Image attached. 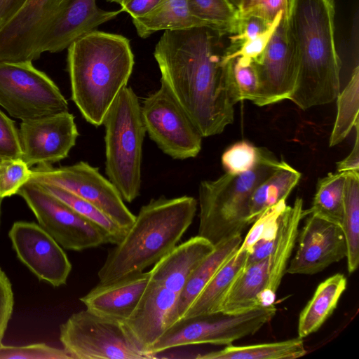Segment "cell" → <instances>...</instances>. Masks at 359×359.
Segmentation results:
<instances>
[{
  "label": "cell",
  "mask_w": 359,
  "mask_h": 359,
  "mask_svg": "<svg viewBox=\"0 0 359 359\" xmlns=\"http://www.w3.org/2000/svg\"><path fill=\"white\" fill-rule=\"evenodd\" d=\"M107 1H109V2H115V3H117V4H120L123 0H106Z\"/></svg>",
  "instance_id": "obj_50"
},
{
  "label": "cell",
  "mask_w": 359,
  "mask_h": 359,
  "mask_svg": "<svg viewBox=\"0 0 359 359\" xmlns=\"http://www.w3.org/2000/svg\"><path fill=\"white\" fill-rule=\"evenodd\" d=\"M290 0H241L238 20L258 18L270 25L280 12L287 14Z\"/></svg>",
  "instance_id": "obj_40"
},
{
  "label": "cell",
  "mask_w": 359,
  "mask_h": 359,
  "mask_svg": "<svg viewBox=\"0 0 359 359\" xmlns=\"http://www.w3.org/2000/svg\"><path fill=\"white\" fill-rule=\"evenodd\" d=\"M283 162L262 148L259 160L252 170L241 174L226 172L216 180L201 181L198 187V236L215 245L241 235L250 225V202L253 191Z\"/></svg>",
  "instance_id": "obj_5"
},
{
  "label": "cell",
  "mask_w": 359,
  "mask_h": 359,
  "mask_svg": "<svg viewBox=\"0 0 359 359\" xmlns=\"http://www.w3.org/2000/svg\"><path fill=\"white\" fill-rule=\"evenodd\" d=\"M346 240L347 269L350 273L359 264V173L346 172L341 223Z\"/></svg>",
  "instance_id": "obj_30"
},
{
  "label": "cell",
  "mask_w": 359,
  "mask_h": 359,
  "mask_svg": "<svg viewBox=\"0 0 359 359\" xmlns=\"http://www.w3.org/2000/svg\"><path fill=\"white\" fill-rule=\"evenodd\" d=\"M30 180L60 187L85 199L126 231L135 220L116 187L87 162L60 168L39 165L32 170Z\"/></svg>",
  "instance_id": "obj_12"
},
{
  "label": "cell",
  "mask_w": 359,
  "mask_h": 359,
  "mask_svg": "<svg viewBox=\"0 0 359 359\" xmlns=\"http://www.w3.org/2000/svg\"><path fill=\"white\" fill-rule=\"evenodd\" d=\"M32 170L21 158H4L0 160V197L17 194L19 189L31 179Z\"/></svg>",
  "instance_id": "obj_37"
},
{
  "label": "cell",
  "mask_w": 359,
  "mask_h": 359,
  "mask_svg": "<svg viewBox=\"0 0 359 359\" xmlns=\"http://www.w3.org/2000/svg\"><path fill=\"white\" fill-rule=\"evenodd\" d=\"M18 130L20 158L29 168L65 158L79 136L74 116L69 111L22 121Z\"/></svg>",
  "instance_id": "obj_16"
},
{
  "label": "cell",
  "mask_w": 359,
  "mask_h": 359,
  "mask_svg": "<svg viewBox=\"0 0 359 359\" xmlns=\"http://www.w3.org/2000/svg\"><path fill=\"white\" fill-rule=\"evenodd\" d=\"M346 175L329 173L318 180L312 205L304 211L305 217L316 215L341 225Z\"/></svg>",
  "instance_id": "obj_31"
},
{
  "label": "cell",
  "mask_w": 359,
  "mask_h": 359,
  "mask_svg": "<svg viewBox=\"0 0 359 359\" xmlns=\"http://www.w3.org/2000/svg\"><path fill=\"white\" fill-rule=\"evenodd\" d=\"M149 277V271H142L109 283H99L80 301L95 314L125 321L135 310Z\"/></svg>",
  "instance_id": "obj_20"
},
{
  "label": "cell",
  "mask_w": 359,
  "mask_h": 359,
  "mask_svg": "<svg viewBox=\"0 0 359 359\" xmlns=\"http://www.w3.org/2000/svg\"><path fill=\"white\" fill-rule=\"evenodd\" d=\"M179 297V293L149 278L135 310L123 321L145 351L153 354L154 343L177 321Z\"/></svg>",
  "instance_id": "obj_18"
},
{
  "label": "cell",
  "mask_w": 359,
  "mask_h": 359,
  "mask_svg": "<svg viewBox=\"0 0 359 359\" xmlns=\"http://www.w3.org/2000/svg\"><path fill=\"white\" fill-rule=\"evenodd\" d=\"M73 359L64 348H57L44 343L22 346H0V359Z\"/></svg>",
  "instance_id": "obj_39"
},
{
  "label": "cell",
  "mask_w": 359,
  "mask_h": 359,
  "mask_svg": "<svg viewBox=\"0 0 359 359\" xmlns=\"http://www.w3.org/2000/svg\"><path fill=\"white\" fill-rule=\"evenodd\" d=\"M230 2L236 8H238L241 0H229Z\"/></svg>",
  "instance_id": "obj_49"
},
{
  "label": "cell",
  "mask_w": 359,
  "mask_h": 359,
  "mask_svg": "<svg viewBox=\"0 0 359 359\" xmlns=\"http://www.w3.org/2000/svg\"><path fill=\"white\" fill-rule=\"evenodd\" d=\"M248 255V251L238 249L215 273L182 318L219 311L231 285L245 266Z\"/></svg>",
  "instance_id": "obj_26"
},
{
  "label": "cell",
  "mask_w": 359,
  "mask_h": 359,
  "mask_svg": "<svg viewBox=\"0 0 359 359\" xmlns=\"http://www.w3.org/2000/svg\"><path fill=\"white\" fill-rule=\"evenodd\" d=\"M132 22L137 35L142 39L161 30H184L205 27L201 21L191 15L187 0H161L146 15L132 19Z\"/></svg>",
  "instance_id": "obj_27"
},
{
  "label": "cell",
  "mask_w": 359,
  "mask_h": 359,
  "mask_svg": "<svg viewBox=\"0 0 359 359\" xmlns=\"http://www.w3.org/2000/svg\"><path fill=\"white\" fill-rule=\"evenodd\" d=\"M269 257L245 265L231 285L219 311L243 313L259 307V297L269 277Z\"/></svg>",
  "instance_id": "obj_25"
},
{
  "label": "cell",
  "mask_w": 359,
  "mask_h": 359,
  "mask_svg": "<svg viewBox=\"0 0 359 359\" xmlns=\"http://www.w3.org/2000/svg\"><path fill=\"white\" fill-rule=\"evenodd\" d=\"M60 340L73 359H149L123 321L87 309L73 313L60 327Z\"/></svg>",
  "instance_id": "obj_7"
},
{
  "label": "cell",
  "mask_w": 359,
  "mask_h": 359,
  "mask_svg": "<svg viewBox=\"0 0 359 359\" xmlns=\"http://www.w3.org/2000/svg\"><path fill=\"white\" fill-rule=\"evenodd\" d=\"M306 353L302 338L249 346H226L196 356L201 359H294Z\"/></svg>",
  "instance_id": "obj_29"
},
{
  "label": "cell",
  "mask_w": 359,
  "mask_h": 359,
  "mask_svg": "<svg viewBox=\"0 0 359 359\" xmlns=\"http://www.w3.org/2000/svg\"><path fill=\"white\" fill-rule=\"evenodd\" d=\"M303 201L297 197L292 206L287 207L279 223L273 250L269 257L266 287L259 297V306L274 304L277 290L286 273L287 264L297 243L299 225L305 217Z\"/></svg>",
  "instance_id": "obj_21"
},
{
  "label": "cell",
  "mask_w": 359,
  "mask_h": 359,
  "mask_svg": "<svg viewBox=\"0 0 359 359\" xmlns=\"http://www.w3.org/2000/svg\"><path fill=\"white\" fill-rule=\"evenodd\" d=\"M300 178L301 173L284 161L253 191L250 202L249 224H252L266 209L287 198Z\"/></svg>",
  "instance_id": "obj_28"
},
{
  "label": "cell",
  "mask_w": 359,
  "mask_h": 359,
  "mask_svg": "<svg viewBox=\"0 0 359 359\" xmlns=\"http://www.w3.org/2000/svg\"><path fill=\"white\" fill-rule=\"evenodd\" d=\"M242 241L241 235L221 241L195 268L180 295L176 308L177 320L183 317L215 273L238 250Z\"/></svg>",
  "instance_id": "obj_23"
},
{
  "label": "cell",
  "mask_w": 359,
  "mask_h": 359,
  "mask_svg": "<svg viewBox=\"0 0 359 359\" xmlns=\"http://www.w3.org/2000/svg\"><path fill=\"white\" fill-rule=\"evenodd\" d=\"M262 148L247 141H241L230 146L222 156V163L226 172L241 174L252 170L257 163Z\"/></svg>",
  "instance_id": "obj_38"
},
{
  "label": "cell",
  "mask_w": 359,
  "mask_h": 359,
  "mask_svg": "<svg viewBox=\"0 0 359 359\" xmlns=\"http://www.w3.org/2000/svg\"><path fill=\"white\" fill-rule=\"evenodd\" d=\"M286 199L283 198L276 204L266 209L255 220L238 250L248 252L259 240L276 238L280 218L287 207Z\"/></svg>",
  "instance_id": "obj_35"
},
{
  "label": "cell",
  "mask_w": 359,
  "mask_h": 359,
  "mask_svg": "<svg viewBox=\"0 0 359 359\" xmlns=\"http://www.w3.org/2000/svg\"><path fill=\"white\" fill-rule=\"evenodd\" d=\"M215 245L196 236L179 245L154 264L149 271L150 279L181 294L189 277L210 253Z\"/></svg>",
  "instance_id": "obj_22"
},
{
  "label": "cell",
  "mask_w": 359,
  "mask_h": 359,
  "mask_svg": "<svg viewBox=\"0 0 359 359\" xmlns=\"http://www.w3.org/2000/svg\"><path fill=\"white\" fill-rule=\"evenodd\" d=\"M197 201L183 196L152 198L143 205L122 241L108 254L97 273L106 283L142 272L173 248L191 224Z\"/></svg>",
  "instance_id": "obj_4"
},
{
  "label": "cell",
  "mask_w": 359,
  "mask_h": 359,
  "mask_svg": "<svg viewBox=\"0 0 359 359\" xmlns=\"http://www.w3.org/2000/svg\"><path fill=\"white\" fill-rule=\"evenodd\" d=\"M26 0H0V28L22 6Z\"/></svg>",
  "instance_id": "obj_48"
},
{
  "label": "cell",
  "mask_w": 359,
  "mask_h": 359,
  "mask_svg": "<svg viewBox=\"0 0 359 359\" xmlns=\"http://www.w3.org/2000/svg\"><path fill=\"white\" fill-rule=\"evenodd\" d=\"M347 286L346 278L336 273L321 282L301 311L298 335L303 339L316 332L332 314Z\"/></svg>",
  "instance_id": "obj_24"
},
{
  "label": "cell",
  "mask_w": 359,
  "mask_h": 359,
  "mask_svg": "<svg viewBox=\"0 0 359 359\" xmlns=\"http://www.w3.org/2000/svg\"><path fill=\"white\" fill-rule=\"evenodd\" d=\"M161 0H123L119 4L123 12L128 13L132 19L142 18L151 11Z\"/></svg>",
  "instance_id": "obj_45"
},
{
  "label": "cell",
  "mask_w": 359,
  "mask_h": 359,
  "mask_svg": "<svg viewBox=\"0 0 359 359\" xmlns=\"http://www.w3.org/2000/svg\"><path fill=\"white\" fill-rule=\"evenodd\" d=\"M0 106L22 121L69 111L58 87L32 61L0 62Z\"/></svg>",
  "instance_id": "obj_9"
},
{
  "label": "cell",
  "mask_w": 359,
  "mask_h": 359,
  "mask_svg": "<svg viewBox=\"0 0 359 359\" xmlns=\"http://www.w3.org/2000/svg\"><path fill=\"white\" fill-rule=\"evenodd\" d=\"M123 11H104L96 0H71L67 8L42 38L39 53H57L93 31L100 25L114 19Z\"/></svg>",
  "instance_id": "obj_19"
},
{
  "label": "cell",
  "mask_w": 359,
  "mask_h": 359,
  "mask_svg": "<svg viewBox=\"0 0 359 359\" xmlns=\"http://www.w3.org/2000/svg\"><path fill=\"white\" fill-rule=\"evenodd\" d=\"M334 15V0H290L287 27L297 73L289 100L303 110L332 102L340 93Z\"/></svg>",
  "instance_id": "obj_2"
},
{
  "label": "cell",
  "mask_w": 359,
  "mask_h": 359,
  "mask_svg": "<svg viewBox=\"0 0 359 359\" xmlns=\"http://www.w3.org/2000/svg\"><path fill=\"white\" fill-rule=\"evenodd\" d=\"M72 100L85 120L97 127L133 72L130 41L93 30L67 48Z\"/></svg>",
  "instance_id": "obj_3"
},
{
  "label": "cell",
  "mask_w": 359,
  "mask_h": 359,
  "mask_svg": "<svg viewBox=\"0 0 359 359\" xmlns=\"http://www.w3.org/2000/svg\"><path fill=\"white\" fill-rule=\"evenodd\" d=\"M232 74L239 100L253 102L259 89V77L254 62L242 64L234 59Z\"/></svg>",
  "instance_id": "obj_41"
},
{
  "label": "cell",
  "mask_w": 359,
  "mask_h": 359,
  "mask_svg": "<svg viewBox=\"0 0 359 359\" xmlns=\"http://www.w3.org/2000/svg\"><path fill=\"white\" fill-rule=\"evenodd\" d=\"M8 237L18 259L41 280L65 285L72 264L61 245L39 224L18 221Z\"/></svg>",
  "instance_id": "obj_14"
},
{
  "label": "cell",
  "mask_w": 359,
  "mask_h": 359,
  "mask_svg": "<svg viewBox=\"0 0 359 359\" xmlns=\"http://www.w3.org/2000/svg\"><path fill=\"white\" fill-rule=\"evenodd\" d=\"M19 130L14 122L0 110V157L20 158Z\"/></svg>",
  "instance_id": "obj_42"
},
{
  "label": "cell",
  "mask_w": 359,
  "mask_h": 359,
  "mask_svg": "<svg viewBox=\"0 0 359 359\" xmlns=\"http://www.w3.org/2000/svg\"><path fill=\"white\" fill-rule=\"evenodd\" d=\"M259 77L255 100L265 106L289 100L296 83L297 66L284 14L262 55L253 62Z\"/></svg>",
  "instance_id": "obj_15"
},
{
  "label": "cell",
  "mask_w": 359,
  "mask_h": 359,
  "mask_svg": "<svg viewBox=\"0 0 359 359\" xmlns=\"http://www.w3.org/2000/svg\"><path fill=\"white\" fill-rule=\"evenodd\" d=\"M141 113L146 133L164 154L177 160L199 154L203 136L163 81L144 100Z\"/></svg>",
  "instance_id": "obj_10"
},
{
  "label": "cell",
  "mask_w": 359,
  "mask_h": 359,
  "mask_svg": "<svg viewBox=\"0 0 359 359\" xmlns=\"http://www.w3.org/2000/svg\"><path fill=\"white\" fill-rule=\"evenodd\" d=\"M355 139L350 154L342 161L337 163L338 172H353L359 173V122L355 126Z\"/></svg>",
  "instance_id": "obj_46"
},
{
  "label": "cell",
  "mask_w": 359,
  "mask_h": 359,
  "mask_svg": "<svg viewBox=\"0 0 359 359\" xmlns=\"http://www.w3.org/2000/svg\"><path fill=\"white\" fill-rule=\"evenodd\" d=\"M187 1L191 15L219 36L236 32L238 9L229 0Z\"/></svg>",
  "instance_id": "obj_33"
},
{
  "label": "cell",
  "mask_w": 359,
  "mask_h": 359,
  "mask_svg": "<svg viewBox=\"0 0 359 359\" xmlns=\"http://www.w3.org/2000/svg\"><path fill=\"white\" fill-rule=\"evenodd\" d=\"M269 25L255 17L238 20L236 32L230 36L232 48L227 51L237 49L243 43L254 39L263 32Z\"/></svg>",
  "instance_id": "obj_44"
},
{
  "label": "cell",
  "mask_w": 359,
  "mask_h": 359,
  "mask_svg": "<svg viewBox=\"0 0 359 359\" xmlns=\"http://www.w3.org/2000/svg\"><path fill=\"white\" fill-rule=\"evenodd\" d=\"M215 34L205 27L164 31L154 53L161 81L203 137L219 134L231 124L234 105L240 101L232 74L233 60L223 62Z\"/></svg>",
  "instance_id": "obj_1"
},
{
  "label": "cell",
  "mask_w": 359,
  "mask_h": 359,
  "mask_svg": "<svg viewBox=\"0 0 359 359\" xmlns=\"http://www.w3.org/2000/svg\"><path fill=\"white\" fill-rule=\"evenodd\" d=\"M35 215L39 224L62 248L82 251L109 243L106 233L67 204L29 180L18 191Z\"/></svg>",
  "instance_id": "obj_11"
},
{
  "label": "cell",
  "mask_w": 359,
  "mask_h": 359,
  "mask_svg": "<svg viewBox=\"0 0 359 359\" xmlns=\"http://www.w3.org/2000/svg\"><path fill=\"white\" fill-rule=\"evenodd\" d=\"M297 241V249L287 273L313 275L346 257L341 225L316 215H309Z\"/></svg>",
  "instance_id": "obj_17"
},
{
  "label": "cell",
  "mask_w": 359,
  "mask_h": 359,
  "mask_svg": "<svg viewBox=\"0 0 359 359\" xmlns=\"http://www.w3.org/2000/svg\"><path fill=\"white\" fill-rule=\"evenodd\" d=\"M284 14L282 11L278 13L267 29L254 39L243 43L234 50L224 53L223 62L226 64L236 59L242 64H250L256 61L264 53Z\"/></svg>",
  "instance_id": "obj_36"
},
{
  "label": "cell",
  "mask_w": 359,
  "mask_h": 359,
  "mask_svg": "<svg viewBox=\"0 0 359 359\" xmlns=\"http://www.w3.org/2000/svg\"><path fill=\"white\" fill-rule=\"evenodd\" d=\"M1 159V158L0 157V160Z\"/></svg>",
  "instance_id": "obj_52"
},
{
  "label": "cell",
  "mask_w": 359,
  "mask_h": 359,
  "mask_svg": "<svg viewBox=\"0 0 359 359\" xmlns=\"http://www.w3.org/2000/svg\"><path fill=\"white\" fill-rule=\"evenodd\" d=\"M71 0H26L0 28V62L37 60L39 43Z\"/></svg>",
  "instance_id": "obj_13"
},
{
  "label": "cell",
  "mask_w": 359,
  "mask_h": 359,
  "mask_svg": "<svg viewBox=\"0 0 359 359\" xmlns=\"http://www.w3.org/2000/svg\"><path fill=\"white\" fill-rule=\"evenodd\" d=\"M337 112L330 138V147L344 140L355 125L359 122V67L357 65L351 77L337 97Z\"/></svg>",
  "instance_id": "obj_34"
},
{
  "label": "cell",
  "mask_w": 359,
  "mask_h": 359,
  "mask_svg": "<svg viewBox=\"0 0 359 359\" xmlns=\"http://www.w3.org/2000/svg\"><path fill=\"white\" fill-rule=\"evenodd\" d=\"M38 183L50 194L102 230L107 236L109 243L116 245L124 238L127 231L93 204L60 187Z\"/></svg>",
  "instance_id": "obj_32"
},
{
  "label": "cell",
  "mask_w": 359,
  "mask_h": 359,
  "mask_svg": "<svg viewBox=\"0 0 359 359\" xmlns=\"http://www.w3.org/2000/svg\"><path fill=\"white\" fill-rule=\"evenodd\" d=\"M14 296L11 283L0 267V346L11 318Z\"/></svg>",
  "instance_id": "obj_43"
},
{
  "label": "cell",
  "mask_w": 359,
  "mask_h": 359,
  "mask_svg": "<svg viewBox=\"0 0 359 359\" xmlns=\"http://www.w3.org/2000/svg\"><path fill=\"white\" fill-rule=\"evenodd\" d=\"M105 172L123 201L131 203L141 189L142 146L146 134L141 105L125 86L105 114Z\"/></svg>",
  "instance_id": "obj_6"
},
{
  "label": "cell",
  "mask_w": 359,
  "mask_h": 359,
  "mask_svg": "<svg viewBox=\"0 0 359 359\" xmlns=\"http://www.w3.org/2000/svg\"><path fill=\"white\" fill-rule=\"evenodd\" d=\"M276 313V308L273 304L239 313L218 311L182 318L162 334L150 351L156 355L170 348L187 345H231L238 339L257 332Z\"/></svg>",
  "instance_id": "obj_8"
},
{
  "label": "cell",
  "mask_w": 359,
  "mask_h": 359,
  "mask_svg": "<svg viewBox=\"0 0 359 359\" xmlns=\"http://www.w3.org/2000/svg\"><path fill=\"white\" fill-rule=\"evenodd\" d=\"M276 239L258 241L248 251L245 265L259 262L270 257L274 248Z\"/></svg>",
  "instance_id": "obj_47"
},
{
  "label": "cell",
  "mask_w": 359,
  "mask_h": 359,
  "mask_svg": "<svg viewBox=\"0 0 359 359\" xmlns=\"http://www.w3.org/2000/svg\"><path fill=\"white\" fill-rule=\"evenodd\" d=\"M3 198L0 197V224H1V203H2Z\"/></svg>",
  "instance_id": "obj_51"
}]
</instances>
